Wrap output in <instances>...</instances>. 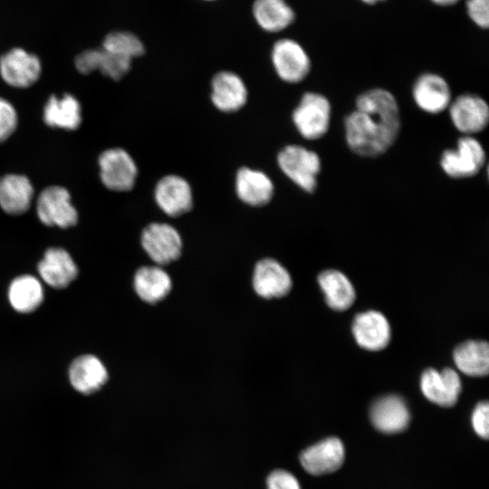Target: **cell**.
Instances as JSON below:
<instances>
[{
  "mask_svg": "<svg viewBox=\"0 0 489 489\" xmlns=\"http://www.w3.org/2000/svg\"><path fill=\"white\" fill-rule=\"evenodd\" d=\"M401 129L398 102L392 92L372 88L361 92L355 108L344 119L345 140L358 156L375 158L386 153Z\"/></svg>",
  "mask_w": 489,
  "mask_h": 489,
  "instance_id": "obj_1",
  "label": "cell"
},
{
  "mask_svg": "<svg viewBox=\"0 0 489 489\" xmlns=\"http://www.w3.org/2000/svg\"><path fill=\"white\" fill-rule=\"evenodd\" d=\"M277 164L282 172L302 190L306 193L316 190L321 160L315 151L302 145H287L279 152Z\"/></svg>",
  "mask_w": 489,
  "mask_h": 489,
  "instance_id": "obj_2",
  "label": "cell"
},
{
  "mask_svg": "<svg viewBox=\"0 0 489 489\" xmlns=\"http://www.w3.org/2000/svg\"><path fill=\"white\" fill-rule=\"evenodd\" d=\"M292 120L302 138L308 140L320 139L330 129L331 104L325 95L307 91L294 108Z\"/></svg>",
  "mask_w": 489,
  "mask_h": 489,
  "instance_id": "obj_3",
  "label": "cell"
},
{
  "mask_svg": "<svg viewBox=\"0 0 489 489\" xmlns=\"http://www.w3.org/2000/svg\"><path fill=\"white\" fill-rule=\"evenodd\" d=\"M486 162V153L482 143L475 136L463 135L455 149H445L439 165L443 172L455 179L476 176Z\"/></svg>",
  "mask_w": 489,
  "mask_h": 489,
  "instance_id": "obj_4",
  "label": "cell"
},
{
  "mask_svg": "<svg viewBox=\"0 0 489 489\" xmlns=\"http://www.w3.org/2000/svg\"><path fill=\"white\" fill-rule=\"evenodd\" d=\"M447 110L452 124L463 135L475 136L489 123V105L475 93L465 92L453 98Z\"/></svg>",
  "mask_w": 489,
  "mask_h": 489,
  "instance_id": "obj_5",
  "label": "cell"
},
{
  "mask_svg": "<svg viewBox=\"0 0 489 489\" xmlns=\"http://www.w3.org/2000/svg\"><path fill=\"white\" fill-rule=\"evenodd\" d=\"M98 161L101 180L108 189L126 192L134 187L138 168L125 149L121 148L106 149L100 155Z\"/></svg>",
  "mask_w": 489,
  "mask_h": 489,
  "instance_id": "obj_6",
  "label": "cell"
},
{
  "mask_svg": "<svg viewBox=\"0 0 489 489\" xmlns=\"http://www.w3.org/2000/svg\"><path fill=\"white\" fill-rule=\"evenodd\" d=\"M141 244L150 259L164 265L181 254L182 239L177 230L166 223H151L141 234Z\"/></svg>",
  "mask_w": 489,
  "mask_h": 489,
  "instance_id": "obj_7",
  "label": "cell"
},
{
  "mask_svg": "<svg viewBox=\"0 0 489 489\" xmlns=\"http://www.w3.org/2000/svg\"><path fill=\"white\" fill-rule=\"evenodd\" d=\"M36 213L40 221L49 226L67 228L78 221V213L71 203L69 191L60 186H50L40 193Z\"/></svg>",
  "mask_w": 489,
  "mask_h": 489,
  "instance_id": "obj_8",
  "label": "cell"
},
{
  "mask_svg": "<svg viewBox=\"0 0 489 489\" xmlns=\"http://www.w3.org/2000/svg\"><path fill=\"white\" fill-rule=\"evenodd\" d=\"M272 62L278 77L287 83L303 81L311 71L309 55L292 39H281L274 43Z\"/></svg>",
  "mask_w": 489,
  "mask_h": 489,
  "instance_id": "obj_9",
  "label": "cell"
},
{
  "mask_svg": "<svg viewBox=\"0 0 489 489\" xmlns=\"http://www.w3.org/2000/svg\"><path fill=\"white\" fill-rule=\"evenodd\" d=\"M412 98L422 111L439 114L448 109L453 96L450 85L444 77L434 72H425L414 82Z\"/></svg>",
  "mask_w": 489,
  "mask_h": 489,
  "instance_id": "obj_10",
  "label": "cell"
},
{
  "mask_svg": "<svg viewBox=\"0 0 489 489\" xmlns=\"http://www.w3.org/2000/svg\"><path fill=\"white\" fill-rule=\"evenodd\" d=\"M345 447L341 440L331 436L312 445L300 455L303 469L312 475H323L337 471L344 463Z\"/></svg>",
  "mask_w": 489,
  "mask_h": 489,
  "instance_id": "obj_11",
  "label": "cell"
},
{
  "mask_svg": "<svg viewBox=\"0 0 489 489\" xmlns=\"http://www.w3.org/2000/svg\"><path fill=\"white\" fill-rule=\"evenodd\" d=\"M154 199L168 216L177 217L191 210L193 192L190 184L182 177L169 174L156 184Z\"/></svg>",
  "mask_w": 489,
  "mask_h": 489,
  "instance_id": "obj_12",
  "label": "cell"
},
{
  "mask_svg": "<svg viewBox=\"0 0 489 489\" xmlns=\"http://www.w3.org/2000/svg\"><path fill=\"white\" fill-rule=\"evenodd\" d=\"M41 70L39 58L21 48H14L0 57V75L15 88L33 85L39 79Z\"/></svg>",
  "mask_w": 489,
  "mask_h": 489,
  "instance_id": "obj_13",
  "label": "cell"
},
{
  "mask_svg": "<svg viewBox=\"0 0 489 489\" xmlns=\"http://www.w3.org/2000/svg\"><path fill=\"white\" fill-rule=\"evenodd\" d=\"M420 388L429 401L448 408L456 403L462 385L460 377L452 369L442 371L427 369L421 376Z\"/></svg>",
  "mask_w": 489,
  "mask_h": 489,
  "instance_id": "obj_14",
  "label": "cell"
},
{
  "mask_svg": "<svg viewBox=\"0 0 489 489\" xmlns=\"http://www.w3.org/2000/svg\"><path fill=\"white\" fill-rule=\"evenodd\" d=\"M247 98V88L238 74L222 71L214 75L210 99L218 110L235 112L245 105Z\"/></svg>",
  "mask_w": 489,
  "mask_h": 489,
  "instance_id": "obj_15",
  "label": "cell"
},
{
  "mask_svg": "<svg viewBox=\"0 0 489 489\" xmlns=\"http://www.w3.org/2000/svg\"><path fill=\"white\" fill-rule=\"evenodd\" d=\"M253 287L262 298H280L290 292L292 278L279 262L272 258H264L255 264Z\"/></svg>",
  "mask_w": 489,
  "mask_h": 489,
  "instance_id": "obj_16",
  "label": "cell"
},
{
  "mask_svg": "<svg viewBox=\"0 0 489 489\" xmlns=\"http://www.w3.org/2000/svg\"><path fill=\"white\" fill-rule=\"evenodd\" d=\"M369 416L375 428L385 434L402 432L410 421L406 402L397 395H388L377 399L372 404Z\"/></svg>",
  "mask_w": 489,
  "mask_h": 489,
  "instance_id": "obj_17",
  "label": "cell"
},
{
  "mask_svg": "<svg viewBox=\"0 0 489 489\" xmlns=\"http://www.w3.org/2000/svg\"><path fill=\"white\" fill-rule=\"evenodd\" d=\"M235 187L238 198L251 206L268 204L274 193L273 183L268 175L247 167L238 169Z\"/></svg>",
  "mask_w": 489,
  "mask_h": 489,
  "instance_id": "obj_18",
  "label": "cell"
},
{
  "mask_svg": "<svg viewBox=\"0 0 489 489\" xmlns=\"http://www.w3.org/2000/svg\"><path fill=\"white\" fill-rule=\"evenodd\" d=\"M129 58L101 49L86 50L75 58V67L82 74H89L96 70L104 76L120 81L131 67Z\"/></svg>",
  "mask_w": 489,
  "mask_h": 489,
  "instance_id": "obj_19",
  "label": "cell"
},
{
  "mask_svg": "<svg viewBox=\"0 0 489 489\" xmlns=\"http://www.w3.org/2000/svg\"><path fill=\"white\" fill-rule=\"evenodd\" d=\"M357 343L369 350L385 348L390 339V327L386 317L376 311L358 314L352 324Z\"/></svg>",
  "mask_w": 489,
  "mask_h": 489,
  "instance_id": "obj_20",
  "label": "cell"
},
{
  "mask_svg": "<svg viewBox=\"0 0 489 489\" xmlns=\"http://www.w3.org/2000/svg\"><path fill=\"white\" fill-rule=\"evenodd\" d=\"M38 272L42 279L51 287L64 288L76 278L78 269L65 250L50 248L39 263Z\"/></svg>",
  "mask_w": 489,
  "mask_h": 489,
  "instance_id": "obj_21",
  "label": "cell"
},
{
  "mask_svg": "<svg viewBox=\"0 0 489 489\" xmlns=\"http://www.w3.org/2000/svg\"><path fill=\"white\" fill-rule=\"evenodd\" d=\"M72 386L85 395L98 391L107 381L108 372L102 362L93 355H82L72 363L69 369Z\"/></svg>",
  "mask_w": 489,
  "mask_h": 489,
  "instance_id": "obj_22",
  "label": "cell"
},
{
  "mask_svg": "<svg viewBox=\"0 0 489 489\" xmlns=\"http://www.w3.org/2000/svg\"><path fill=\"white\" fill-rule=\"evenodd\" d=\"M34 188L24 175L7 174L0 177V206L9 215H22L31 206Z\"/></svg>",
  "mask_w": 489,
  "mask_h": 489,
  "instance_id": "obj_23",
  "label": "cell"
},
{
  "mask_svg": "<svg viewBox=\"0 0 489 489\" xmlns=\"http://www.w3.org/2000/svg\"><path fill=\"white\" fill-rule=\"evenodd\" d=\"M82 110L77 99L71 94L62 98L53 95L43 109V120L52 128L74 130L82 122Z\"/></svg>",
  "mask_w": 489,
  "mask_h": 489,
  "instance_id": "obj_24",
  "label": "cell"
},
{
  "mask_svg": "<svg viewBox=\"0 0 489 489\" xmlns=\"http://www.w3.org/2000/svg\"><path fill=\"white\" fill-rule=\"evenodd\" d=\"M171 279L158 266H143L134 276V288L139 297L148 303L163 300L171 290Z\"/></svg>",
  "mask_w": 489,
  "mask_h": 489,
  "instance_id": "obj_25",
  "label": "cell"
},
{
  "mask_svg": "<svg viewBox=\"0 0 489 489\" xmlns=\"http://www.w3.org/2000/svg\"><path fill=\"white\" fill-rule=\"evenodd\" d=\"M327 304L336 310H347L355 300V291L350 280L340 272L328 270L318 277Z\"/></svg>",
  "mask_w": 489,
  "mask_h": 489,
  "instance_id": "obj_26",
  "label": "cell"
},
{
  "mask_svg": "<svg viewBox=\"0 0 489 489\" xmlns=\"http://www.w3.org/2000/svg\"><path fill=\"white\" fill-rule=\"evenodd\" d=\"M454 360L463 373L481 377L488 373L489 348L485 341L468 340L458 345L454 351Z\"/></svg>",
  "mask_w": 489,
  "mask_h": 489,
  "instance_id": "obj_27",
  "label": "cell"
},
{
  "mask_svg": "<svg viewBox=\"0 0 489 489\" xmlns=\"http://www.w3.org/2000/svg\"><path fill=\"white\" fill-rule=\"evenodd\" d=\"M253 13L258 24L271 33L285 29L294 19L292 9L284 0H255Z\"/></svg>",
  "mask_w": 489,
  "mask_h": 489,
  "instance_id": "obj_28",
  "label": "cell"
},
{
  "mask_svg": "<svg viewBox=\"0 0 489 489\" xmlns=\"http://www.w3.org/2000/svg\"><path fill=\"white\" fill-rule=\"evenodd\" d=\"M8 298L15 311L27 313L40 306L43 300V290L35 277L22 275L11 283Z\"/></svg>",
  "mask_w": 489,
  "mask_h": 489,
  "instance_id": "obj_29",
  "label": "cell"
},
{
  "mask_svg": "<svg viewBox=\"0 0 489 489\" xmlns=\"http://www.w3.org/2000/svg\"><path fill=\"white\" fill-rule=\"evenodd\" d=\"M101 47L110 53L130 60L139 57L145 53L142 42L135 34L129 32H113L109 34L105 37Z\"/></svg>",
  "mask_w": 489,
  "mask_h": 489,
  "instance_id": "obj_30",
  "label": "cell"
},
{
  "mask_svg": "<svg viewBox=\"0 0 489 489\" xmlns=\"http://www.w3.org/2000/svg\"><path fill=\"white\" fill-rule=\"evenodd\" d=\"M17 114L14 106L0 98V143L5 141L17 127Z\"/></svg>",
  "mask_w": 489,
  "mask_h": 489,
  "instance_id": "obj_31",
  "label": "cell"
},
{
  "mask_svg": "<svg viewBox=\"0 0 489 489\" xmlns=\"http://www.w3.org/2000/svg\"><path fill=\"white\" fill-rule=\"evenodd\" d=\"M489 407L486 401L480 402L475 408L471 422L472 427L477 436L484 439L488 438L489 434Z\"/></svg>",
  "mask_w": 489,
  "mask_h": 489,
  "instance_id": "obj_32",
  "label": "cell"
},
{
  "mask_svg": "<svg viewBox=\"0 0 489 489\" xmlns=\"http://www.w3.org/2000/svg\"><path fill=\"white\" fill-rule=\"evenodd\" d=\"M267 489H301L297 478L288 471L278 469L272 472L266 480Z\"/></svg>",
  "mask_w": 489,
  "mask_h": 489,
  "instance_id": "obj_33",
  "label": "cell"
},
{
  "mask_svg": "<svg viewBox=\"0 0 489 489\" xmlns=\"http://www.w3.org/2000/svg\"><path fill=\"white\" fill-rule=\"evenodd\" d=\"M466 8L469 17L478 26L487 28L489 25V0H467Z\"/></svg>",
  "mask_w": 489,
  "mask_h": 489,
  "instance_id": "obj_34",
  "label": "cell"
},
{
  "mask_svg": "<svg viewBox=\"0 0 489 489\" xmlns=\"http://www.w3.org/2000/svg\"><path fill=\"white\" fill-rule=\"evenodd\" d=\"M436 5H451L458 2V0H431Z\"/></svg>",
  "mask_w": 489,
  "mask_h": 489,
  "instance_id": "obj_35",
  "label": "cell"
},
{
  "mask_svg": "<svg viewBox=\"0 0 489 489\" xmlns=\"http://www.w3.org/2000/svg\"><path fill=\"white\" fill-rule=\"evenodd\" d=\"M361 1L366 3V4L374 5V4L378 3V2L384 1V0H361Z\"/></svg>",
  "mask_w": 489,
  "mask_h": 489,
  "instance_id": "obj_36",
  "label": "cell"
}]
</instances>
